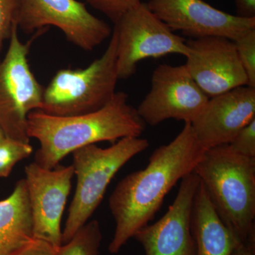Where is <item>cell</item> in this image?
<instances>
[{"label":"cell","instance_id":"1","mask_svg":"<svg viewBox=\"0 0 255 255\" xmlns=\"http://www.w3.org/2000/svg\"><path fill=\"white\" fill-rule=\"evenodd\" d=\"M205 150L191 124H185L174 140L153 151L145 168L128 174L118 183L109 200L116 224L110 253H119L154 219L166 195L193 172Z\"/></svg>","mask_w":255,"mask_h":255},{"label":"cell","instance_id":"2","mask_svg":"<svg viewBox=\"0 0 255 255\" xmlns=\"http://www.w3.org/2000/svg\"><path fill=\"white\" fill-rule=\"evenodd\" d=\"M146 124L128 102V95L117 92L100 110L72 117H56L41 111L27 117V134L39 142L34 162L51 169L69 154L85 146L140 137Z\"/></svg>","mask_w":255,"mask_h":255},{"label":"cell","instance_id":"3","mask_svg":"<svg viewBox=\"0 0 255 255\" xmlns=\"http://www.w3.org/2000/svg\"><path fill=\"white\" fill-rule=\"evenodd\" d=\"M193 172L238 243H255V158L228 144L204 151Z\"/></svg>","mask_w":255,"mask_h":255},{"label":"cell","instance_id":"4","mask_svg":"<svg viewBox=\"0 0 255 255\" xmlns=\"http://www.w3.org/2000/svg\"><path fill=\"white\" fill-rule=\"evenodd\" d=\"M149 145L147 139L128 137L120 139L106 148L93 144L72 152L77 187L62 231L63 244L68 243L88 222L103 200L107 187L116 174Z\"/></svg>","mask_w":255,"mask_h":255},{"label":"cell","instance_id":"5","mask_svg":"<svg viewBox=\"0 0 255 255\" xmlns=\"http://www.w3.org/2000/svg\"><path fill=\"white\" fill-rule=\"evenodd\" d=\"M117 34L112 31L105 53L87 68L58 70L44 88L40 110L56 117L90 114L105 107L115 95Z\"/></svg>","mask_w":255,"mask_h":255},{"label":"cell","instance_id":"6","mask_svg":"<svg viewBox=\"0 0 255 255\" xmlns=\"http://www.w3.org/2000/svg\"><path fill=\"white\" fill-rule=\"evenodd\" d=\"M17 25L9 38V46L0 61V127L7 138L30 142L27 117L39 110L44 87L38 82L28 64L31 38L20 40Z\"/></svg>","mask_w":255,"mask_h":255},{"label":"cell","instance_id":"7","mask_svg":"<svg viewBox=\"0 0 255 255\" xmlns=\"http://www.w3.org/2000/svg\"><path fill=\"white\" fill-rule=\"evenodd\" d=\"M117 73L126 80L136 71L137 64L148 58L169 54L187 57V41L174 33L150 9L141 2L129 10L117 23Z\"/></svg>","mask_w":255,"mask_h":255},{"label":"cell","instance_id":"8","mask_svg":"<svg viewBox=\"0 0 255 255\" xmlns=\"http://www.w3.org/2000/svg\"><path fill=\"white\" fill-rule=\"evenodd\" d=\"M16 23L27 34L55 26L68 41L85 51L100 46L113 31L78 0H20Z\"/></svg>","mask_w":255,"mask_h":255},{"label":"cell","instance_id":"9","mask_svg":"<svg viewBox=\"0 0 255 255\" xmlns=\"http://www.w3.org/2000/svg\"><path fill=\"white\" fill-rule=\"evenodd\" d=\"M209 100L185 65L162 64L152 73L150 91L136 110L148 125L157 126L169 119L191 124L199 117Z\"/></svg>","mask_w":255,"mask_h":255},{"label":"cell","instance_id":"10","mask_svg":"<svg viewBox=\"0 0 255 255\" xmlns=\"http://www.w3.org/2000/svg\"><path fill=\"white\" fill-rule=\"evenodd\" d=\"M25 174L33 238L58 248L63 245L62 217L75 175L73 165L48 169L33 162L26 166Z\"/></svg>","mask_w":255,"mask_h":255},{"label":"cell","instance_id":"11","mask_svg":"<svg viewBox=\"0 0 255 255\" xmlns=\"http://www.w3.org/2000/svg\"><path fill=\"white\" fill-rule=\"evenodd\" d=\"M147 4L172 31L191 38L221 36L235 41L255 29V18L228 14L204 0H150Z\"/></svg>","mask_w":255,"mask_h":255},{"label":"cell","instance_id":"12","mask_svg":"<svg viewBox=\"0 0 255 255\" xmlns=\"http://www.w3.org/2000/svg\"><path fill=\"white\" fill-rule=\"evenodd\" d=\"M184 64L191 78L209 98L243 86L248 80L234 41L221 36L191 38Z\"/></svg>","mask_w":255,"mask_h":255},{"label":"cell","instance_id":"13","mask_svg":"<svg viewBox=\"0 0 255 255\" xmlns=\"http://www.w3.org/2000/svg\"><path fill=\"white\" fill-rule=\"evenodd\" d=\"M199 184L194 172L182 178L175 199L166 214L134 236L145 255H195L191 214Z\"/></svg>","mask_w":255,"mask_h":255},{"label":"cell","instance_id":"14","mask_svg":"<svg viewBox=\"0 0 255 255\" xmlns=\"http://www.w3.org/2000/svg\"><path fill=\"white\" fill-rule=\"evenodd\" d=\"M255 119V87L243 86L209 98L199 117L190 124L205 150L226 145Z\"/></svg>","mask_w":255,"mask_h":255},{"label":"cell","instance_id":"15","mask_svg":"<svg viewBox=\"0 0 255 255\" xmlns=\"http://www.w3.org/2000/svg\"><path fill=\"white\" fill-rule=\"evenodd\" d=\"M33 239V219L25 179L0 201V255H13Z\"/></svg>","mask_w":255,"mask_h":255},{"label":"cell","instance_id":"16","mask_svg":"<svg viewBox=\"0 0 255 255\" xmlns=\"http://www.w3.org/2000/svg\"><path fill=\"white\" fill-rule=\"evenodd\" d=\"M191 231L195 255H231L238 243L218 216L201 182L193 204Z\"/></svg>","mask_w":255,"mask_h":255},{"label":"cell","instance_id":"17","mask_svg":"<svg viewBox=\"0 0 255 255\" xmlns=\"http://www.w3.org/2000/svg\"><path fill=\"white\" fill-rule=\"evenodd\" d=\"M102 233L97 220L85 223L65 244L56 248L57 255H100Z\"/></svg>","mask_w":255,"mask_h":255},{"label":"cell","instance_id":"18","mask_svg":"<svg viewBox=\"0 0 255 255\" xmlns=\"http://www.w3.org/2000/svg\"><path fill=\"white\" fill-rule=\"evenodd\" d=\"M30 142L6 138L0 142V178L8 177L18 162L33 153Z\"/></svg>","mask_w":255,"mask_h":255},{"label":"cell","instance_id":"19","mask_svg":"<svg viewBox=\"0 0 255 255\" xmlns=\"http://www.w3.org/2000/svg\"><path fill=\"white\" fill-rule=\"evenodd\" d=\"M234 43L238 58L248 78V86L255 87V29L248 31Z\"/></svg>","mask_w":255,"mask_h":255},{"label":"cell","instance_id":"20","mask_svg":"<svg viewBox=\"0 0 255 255\" xmlns=\"http://www.w3.org/2000/svg\"><path fill=\"white\" fill-rule=\"evenodd\" d=\"M94 9L116 23L127 11L141 3V0H86Z\"/></svg>","mask_w":255,"mask_h":255},{"label":"cell","instance_id":"21","mask_svg":"<svg viewBox=\"0 0 255 255\" xmlns=\"http://www.w3.org/2000/svg\"><path fill=\"white\" fill-rule=\"evenodd\" d=\"M20 0H0V50L16 26Z\"/></svg>","mask_w":255,"mask_h":255},{"label":"cell","instance_id":"22","mask_svg":"<svg viewBox=\"0 0 255 255\" xmlns=\"http://www.w3.org/2000/svg\"><path fill=\"white\" fill-rule=\"evenodd\" d=\"M228 145L236 153L255 158V119L243 128Z\"/></svg>","mask_w":255,"mask_h":255},{"label":"cell","instance_id":"23","mask_svg":"<svg viewBox=\"0 0 255 255\" xmlns=\"http://www.w3.org/2000/svg\"><path fill=\"white\" fill-rule=\"evenodd\" d=\"M56 248L46 241L33 238L13 255H57Z\"/></svg>","mask_w":255,"mask_h":255},{"label":"cell","instance_id":"24","mask_svg":"<svg viewBox=\"0 0 255 255\" xmlns=\"http://www.w3.org/2000/svg\"><path fill=\"white\" fill-rule=\"evenodd\" d=\"M238 16L243 18H255V0H235Z\"/></svg>","mask_w":255,"mask_h":255},{"label":"cell","instance_id":"25","mask_svg":"<svg viewBox=\"0 0 255 255\" xmlns=\"http://www.w3.org/2000/svg\"><path fill=\"white\" fill-rule=\"evenodd\" d=\"M231 255H255V243H236Z\"/></svg>","mask_w":255,"mask_h":255},{"label":"cell","instance_id":"26","mask_svg":"<svg viewBox=\"0 0 255 255\" xmlns=\"http://www.w3.org/2000/svg\"><path fill=\"white\" fill-rule=\"evenodd\" d=\"M5 138H6V136H5L4 132L3 131L1 128L0 127V142L2 141Z\"/></svg>","mask_w":255,"mask_h":255}]
</instances>
